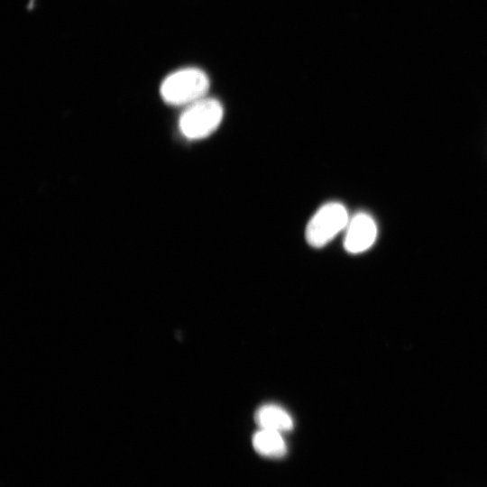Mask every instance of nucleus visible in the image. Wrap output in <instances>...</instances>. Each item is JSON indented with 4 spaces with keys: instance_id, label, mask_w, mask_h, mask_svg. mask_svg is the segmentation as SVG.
I'll return each mask as SVG.
<instances>
[{
    "instance_id": "6",
    "label": "nucleus",
    "mask_w": 487,
    "mask_h": 487,
    "mask_svg": "<svg viewBox=\"0 0 487 487\" xmlns=\"http://www.w3.org/2000/svg\"><path fill=\"white\" fill-rule=\"evenodd\" d=\"M253 445L260 455L268 457H281L287 451L281 433L266 428H260L254 434Z\"/></svg>"
},
{
    "instance_id": "5",
    "label": "nucleus",
    "mask_w": 487,
    "mask_h": 487,
    "mask_svg": "<svg viewBox=\"0 0 487 487\" xmlns=\"http://www.w3.org/2000/svg\"><path fill=\"white\" fill-rule=\"evenodd\" d=\"M255 422L260 428L287 432L293 428L294 423L291 416L279 405L265 404L261 406L254 415Z\"/></svg>"
},
{
    "instance_id": "3",
    "label": "nucleus",
    "mask_w": 487,
    "mask_h": 487,
    "mask_svg": "<svg viewBox=\"0 0 487 487\" xmlns=\"http://www.w3.org/2000/svg\"><path fill=\"white\" fill-rule=\"evenodd\" d=\"M350 220L347 209L339 202L323 205L307 225L305 237L308 244L320 248L345 230Z\"/></svg>"
},
{
    "instance_id": "1",
    "label": "nucleus",
    "mask_w": 487,
    "mask_h": 487,
    "mask_svg": "<svg viewBox=\"0 0 487 487\" xmlns=\"http://www.w3.org/2000/svg\"><path fill=\"white\" fill-rule=\"evenodd\" d=\"M208 88L207 75L200 69L188 67L168 75L161 85L160 93L169 105L188 106L205 97Z\"/></svg>"
},
{
    "instance_id": "2",
    "label": "nucleus",
    "mask_w": 487,
    "mask_h": 487,
    "mask_svg": "<svg viewBox=\"0 0 487 487\" xmlns=\"http://www.w3.org/2000/svg\"><path fill=\"white\" fill-rule=\"evenodd\" d=\"M223 116L222 104L205 96L185 107L179 120V131L188 139H203L217 129Z\"/></svg>"
},
{
    "instance_id": "4",
    "label": "nucleus",
    "mask_w": 487,
    "mask_h": 487,
    "mask_svg": "<svg viewBox=\"0 0 487 487\" xmlns=\"http://www.w3.org/2000/svg\"><path fill=\"white\" fill-rule=\"evenodd\" d=\"M377 225L368 214L360 212L350 218L345 228L344 247L350 253H360L368 250L377 237Z\"/></svg>"
}]
</instances>
